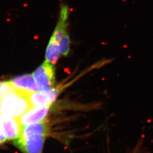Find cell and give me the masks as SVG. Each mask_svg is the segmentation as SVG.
<instances>
[{
	"label": "cell",
	"instance_id": "cell-2",
	"mask_svg": "<svg viewBox=\"0 0 153 153\" xmlns=\"http://www.w3.org/2000/svg\"><path fill=\"white\" fill-rule=\"evenodd\" d=\"M32 107L27 95L18 94L6 97L0 102V115L18 119Z\"/></svg>",
	"mask_w": 153,
	"mask_h": 153
},
{
	"label": "cell",
	"instance_id": "cell-8",
	"mask_svg": "<svg viewBox=\"0 0 153 153\" xmlns=\"http://www.w3.org/2000/svg\"><path fill=\"white\" fill-rule=\"evenodd\" d=\"M69 8L68 5L64 3H62L60 7L58 22L52 36V38L58 44L64 34L66 32L68 26L67 21L69 16Z\"/></svg>",
	"mask_w": 153,
	"mask_h": 153
},
{
	"label": "cell",
	"instance_id": "cell-9",
	"mask_svg": "<svg viewBox=\"0 0 153 153\" xmlns=\"http://www.w3.org/2000/svg\"><path fill=\"white\" fill-rule=\"evenodd\" d=\"M60 51L59 44L51 37L45 52V61L54 65L59 59Z\"/></svg>",
	"mask_w": 153,
	"mask_h": 153
},
{
	"label": "cell",
	"instance_id": "cell-6",
	"mask_svg": "<svg viewBox=\"0 0 153 153\" xmlns=\"http://www.w3.org/2000/svg\"><path fill=\"white\" fill-rule=\"evenodd\" d=\"M10 83L19 94L28 95L39 91L38 88L33 74H24L12 78Z\"/></svg>",
	"mask_w": 153,
	"mask_h": 153
},
{
	"label": "cell",
	"instance_id": "cell-4",
	"mask_svg": "<svg viewBox=\"0 0 153 153\" xmlns=\"http://www.w3.org/2000/svg\"><path fill=\"white\" fill-rule=\"evenodd\" d=\"M59 92L58 89L52 88L43 91L31 93L27 97L33 107L51 106L58 96Z\"/></svg>",
	"mask_w": 153,
	"mask_h": 153
},
{
	"label": "cell",
	"instance_id": "cell-7",
	"mask_svg": "<svg viewBox=\"0 0 153 153\" xmlns=\"http://www.w3.org/2000/svg\"><path fill=\"white\" fill-rule=\"evenodd\" d=\"M51 106L32 107L28 109L18 119L22 126L45 120Z\"/></svg>",
	"mask_w": 153,
	"mask_h": 153
},
{
	"label": "cell",
	"instance_id": "cell-13",
	"mask_svg": "<svg viewBox=\"0 0 153 153\" xmlns=\"http://www.w3.org/2000/svg\"><path fill=\"white\" fill-rule=\"evenodd\" d=\"M6 141H7L6 138L1 131V130L0 129V145L5 143Z\"/></svg>",
	"mask_w": 153,
	"mask_h": 153
},
{
	"label": "cell",
	"instance_id": "cell-12",
	"mask_svg": "<svg viewBox=\"0 0 153 153\" xmlns=\"http://www.w3.org/2000/svg\"><path fill=\"white\" fill-rule=\"evenodd\" d=\"M130 153H144L142 151L141 146H137Z\"/></svg>",
	"mask_w": 153,
	"mask_h": 153
},
{
	"label": "cell",
	"instance_id": "cell-10",
	"mask_svg": "<svg viewBox=\"0 0 153 153\" xmlns=\"http://www.w3.org/2000/svg\"><path fill=\"white\" fill-rule=\"evenodd\" d=\"M19 93L10 82H0V102L6 97Z\"/></svg>",
	"mask_w": 153,
	"mask_h": 153
},
{
	"label": "cell",
	"instance_id": "cell-1",
	"mask_svg": "<svg viewBox=\"0 0 153 153\" xmlns=\"http://www.w3.org/2000/svg\"><path fill=\"white\" fill-rule=\"evenodd\" d=\"M48 134V124L44 120L22 126L19 136L13 141L23 153H43Z\"/></svg>",
	"mask_w": 153,
	"mask_h": 153
},
{
	"label": "cell",
	"instance_id": "cell-5",
	"mask_svg": "<svg viewBox=\"0 0 153 153\" xmlns=\"http://www.w3.org/2000/svg\"><path fill=\"white\" fill-rule=\"evenodd\" d=\"M22 129L18 119L0 115V129L7 140H16L19 136Z\"/></svg>",
	"mask_w": 153,
	"mask_h": 153
},
{
	"label": "cell",
	"instance_id": "cell-3",
	"mask_svg": "<svg viewBox=\"0 0 153 153\" xmlns=\"http://www.w3.org/2000/svg\"><path fill=\"white\" fill-rule=\"evenodd\" d=\"M39 91H43L53 88L55 85L53 65L45 61L33 73Z\"/></svg>",
	"mask_w": 153,
	"mask_h": 153
},
{
	"label": "cell",
	"instance_id": "cell-11",
	"mask_svg": "<svg viewBox=\"0 0 153 153\" xmlns=\"http://www.w3.org/2000/svg\"><path fill=\"white\" fill-rule=\"evenodd\" d=\"M70 38L67 32H66L61 39L59 43V48L61 55L66 56L70 51Z\"/></svg>",
	"mask_w": 153,
	"mask_h": 153
}]
</instances>
